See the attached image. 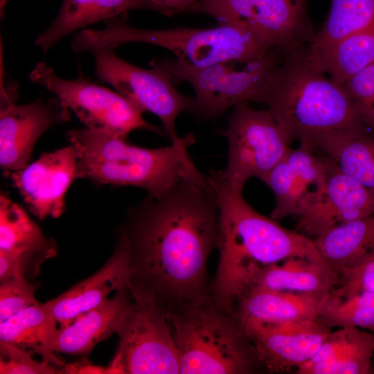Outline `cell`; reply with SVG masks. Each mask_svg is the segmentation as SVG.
<instances>
[{
  "instance_id": "cell-1",
  "label": "cell",
  "mask_w": 374,
  "mask_h": 374,
  "mask_svg": "<svg viewBox=\"0 0 374 374\" xmlns=\"http://www.w3.org/2000/svg\"><path fill=\"white\" fill-rule=\"evenodd\" d=\"M218 233L217 197L208 175L159 198L148 195L128 208L115 238L127 253L134 299L166 312L208 299L207 262Z\"/></svg>"
},
{
  "instance_id": "cell-2",
  "label": "cell",
  "mask_w": 374,
  "mask_h": 374,
  "mask_svg": "<svg viewBox=\"0 0 374 374\" xmlns=\"http://www.w3.org/2000/svg\"><path fill=\"white\" fill-rule=\"evenodd\" d=\"M208 175L219 211L220 257L210 285L211 298L218 305L235 309L261 267L292 257L327 262L313 239L257 212L244 198L243 188L226 182L217 170H210Z\"/></svg>"
},
{
  "instance_id": "cell-3",
  "label": "cell",
  "mask_w": 374,
  "mask_h": 374,
  "mask_svg": "<svg viewBox=\"0 0 374 374\" xmlns=\"http://www.w3.org/2000/svg\"><path fill=\"white\" fill-rule=\"evenodd\" d=\"M253 101L267 107L290 142L314 150L329 135L368 128L344 85L315 69L305 48L289 53Z\"/></svg>"
},
{
  "instance_id": "cell-4",
  "label": "cell",
  "mask_w": 374,
  "mask_h": 374,
  "mask_svg": "<svg viewBox=\"0 0 374 374\" xmlns=\"http://www.w3.org/2000/svg\"><path fill=\"white\" fill-rule=\"evenodd\" d=\"M66 136L78 151V179L98 186L137 187L159 198L203 174L188 152L195 142L192 133L158 148L134 145L126 138L87 127L71 130Z\"/></svg>"
},
{
  "instance_id": "cell-5",
  "label": "cell",
  "mask_w": 374,
  "mask_h": 374,
  "mask_svg": "<svg viewBox=\"0 0 374 374\" xmlns=\"http://www.w3.org/2000/svg\"><path fill=\"white\" fill-rule=\"evenodd\" d=\"M181 374H249L263 366L235 310L206 301L166 312Z\"/></svg>"
},
{
  "instance_id": "cell-6",
  "label": "cell",
  "mask_w": 374,
  "mask_h": 374,
  "mask_svg": "<svg viewBox=\"0 0 374 374\" xmlns=\"http://www.w3.org/2000/svg\"><path fill=\"white\" fill-rule=\"evenodd\" d=\"M104 24L103 29L78 33L72 39L71 48L75 52H91L98 48L115 49L127 42H145L170 50L177 62L193 68L230 60H255L272 50L249 30L238 25L217 24L207 29L143 30L130 26L127 13L108 19Z\"/></svg>"
},
{
  "instance_id": "cell-7",
  "label": "cell",
  "mask_w": 374,
  "mask_h": 374,
  "mask_svg": "<svg viewBox=\"0 0 374 374\" xmlns=\"http://www.w3.org/2000/svg\"><path fill=\"white\" fill-rule=\"evenodd\" d=\"M189 12L244 27L269 49L287 53L304 48L315 37L305 0H197Z\"/></svg>"
},
{
  "instance_id": "cell-8",
  "label": "cell",
  "mask_w": 374,
  "mask_h": 374,
  "mask_svg": "<svg viewBox=\"0 0 374 374\" xmlns=\"http://www.w3.org/2000/svg\"><path fill=\"white\" fill-rule=\"evenodd\" d=\"M29 78L61 100L87 128L126 139L139 129L166 135L163 128L143 118L144 111L131 100L86 78H61L44 62L35 65Z\"/></svg>"
},
{
  "instance_id": "cell-9",
  "label": "cell",
  "mask_w": 374,
  "mask_h": 374,
  "mask_svg": "<svg viewBox=\"0 0 374 374\" xmlns=\"http://www.w3.org/2000/svg\"><path fill=\"white\" fill-rule=\"evenodd\" d=\"M239 60L226 61L204 68L182 65L176 60L161 62L174 82H189L196 93L191 112L204 119H215L238 103L253 100L271 73L278 66L273 50L261 57L237 68Z\"/></svg>"
},
{
  "instance_id": "cell-10",
  "label": "cell",
  "mask_w": 374,
  "mask_h": 374,
  "mask_svg": "<svg viewBox=\"0 0 374 374\" xmlns=\"http://www.w3.org/2000/svg\"><path fill=\"white\" fill-rule=\"evenodd\" d=\"M222 134L229 142L228 162L219 175L228 184L242 188L251 177L264 181L291 148L270 111L254 109L247 102L233 107Z\"/></svg>"
},
{
  "instance_id": "cell-11",
  "label": "cell",
  "mask_w": 374,
  "mask_h": 374,
  "mask_svg": "<svg viewBox=\"0 0 374 374\" xmlns=\"http://www.w3.org/2000/svg\"><path fill=\"white\" fill-rule=\"evenodd\" d=\"M91 53L100 80L113 86L144 112L159 117L172 143L181 139L176 130V119L181 112H191L195 100L175 88L170 73L161 61H153L152 68L146 69L122 60L113 48H98Z\"/></svg>"
},
{
  "instance_id": "cell-12",
  "label": "cell",
  "mask_w": 374,
  "mask_h": 374,
  "mask_svg": "<svg viewBox=\"0 0 374 374\" xmlns=\"http://www.w3.org/2000/svg\"><path fill=\"white\" fill-rule=\"evenodd\" d=\"M117 334L118 346L107 373H180L179 353L161 307L134 299Z\"/></svg>"
},
{
  "instance_id": "cell-13",
  "label": "cell",
  "mask_w": 374,
  "mask_h": 374,
  "mask_svg": "<svg viewBox=\"0 0 374 374\" xmlns=\"http://www.w3.org/2000/svg\"><path fill=\"white\" fill-rule=\"evenodd\" d=\"M0 84V166L9 176L28 165L33 148L47 130L71 119L69 108L59 98H37L17 105V89Z\"/></svg>"
},
{
  "instance_id": "cell-14",
  "label": "cell",
  "mask_w": 374,
  "mask_h": 374,
  "mask_svg": "<svg viewBox=\"0 0 374 374\" xmlns=\"http://www.w3.org/2000/svg\"><path fill=\"white\" fill-rule=\"evenodd\" d=\"M78 151L71 144L43 153L35 161L9 176L30 211L39 220L58 217L65 195L77 177Z\"/></svg>"
},
{
  "instance_id": "cell-15",
  "label": "cell",
  "mask_w": 374,
  "mask_h": 374,
  "mask_svg": "<svg viewBox=\"0 0 374 374\" xmlns=\"http://www.w3.org/2000/svg\"><path fill=\"white\" fill-rule=\"evenodd\" d=\"M326 179L325 155H316L315 150L302 144L290 148L263 181L276 199L271 217H296L321 197Z\"/></svg>"
},
{
  "instance_id": "cell-16",
  "label": "cell",
  "mask_w": 374,
  "mask_h": 374,
  "mask_svg": "<svg viewBox=\"0 0 374 374\" xmlns=\"http://www.w3.org/2000/svg\"><path fill=\"white\" fill-rule=\"evenodd\" d=\"M325 157L327 179L324 193L296 217L299 232L308 237L315 238L335 225L374 213V193Z\"/></svg>"
},
{
  "instance_id": "cell-17",
  "label": "cell",
  "mask_w": 374,
  "mask_h": 374,
  "mask_svg": "<svg viewBox=\"0 0 374 374\" xmlns=\"http://www.w3.org/2000/svg\"><path fill=\"white\" fill-rule=\"evenodd\" d=\"M243 327L269 372L298 368L310 360L331 332L318 319Z\"/></svg>"
},
{
  "instance_id": "cell-18",
  "label": "cell",
  "mask_w": 374,
  "mask_h": 374,
  "mask_svg": "<svg viewBox=\"0 0 374 374\" xmlns=\"http://www.w3.org/2000/svg\"><path fill=\"white\" fill-rule=\"evenodd\" d=\"M129 286L127 253L116 243L112 255L99 270L46 303L60 327H66L107 299L114 290L129 289Z\"/></svg>"
},
{
  "instance_id": "cell-19",
  "label": "cell",
  "mask_w": 374,
  "mask_h": 374,
  "mask_svg": "<svg viewBox=\"0 0 374 374\" xmlns=\"http://www.w3.org/2000/svg\"><path fill=\"white\" fill-rule=\"evenodd\" d=\"M330 292H296L249 288L236 305L243 326L318 319Z\"/></svg>"
},
{
  "instance_id": "cell-20",
  "label": "cell",
  "mask_w": 374,
  "mask_h": 374,
  "mask_svg": "<svg viewBox=\"0 0 374 374\" xmlns=\"http://www.w3.org/2000/svg\"><path fill=\"white\" fill-rule=\"evenodd\" d=\"M133 302L129 289L118 290L112 298L86 312L70 325L58 328L55 351L87 355L96 344L117 334Z\"/></svg>"
},
{
  "instance_id": "cell-21",
  "label": "cell",
  "mask_w": 374,
  "mask_h": 374,
  "mask_svg": "<svg viewBox=\"0 0 374 374\" xmlns=\"http://www.w3.org/2000/svg\"><path fill=\"white\" fill-rule=\"evenodd\" d=\"M374 335L368 330L342 328L330 332L310 359L313 364L297 368L299 374L374 373Z\"/></svg>"
},
{
  "instance_id": "cell-22",
  "label": "cell",
  "mask_w": 374,
  "mask_h": 374,
  "mask_svg": "<svg viewBox=\"0 0 374 374\" xmlns=\"http://www.w3.org/2000/svg\"><path fill=\"white\" fill-rule=\"evenodd\" d=\"M339 280L338 271L328 262L292 257L286 259L282 265L274 263L256 270L249 289L330 292Z\"/></svg>"
},
{
  "instance_id": "cell-23",
  "label": "cell",
  "mask_w": 374,
  "mask_h": 374,
  "mask_svg": "<svg viewBox=\"0 0 374 374\" xmlns=\"http://www.w3.org/2000/svg\"><path fill=\"white\" fill-rule=\"evenodd\" d=\"M0 251L39 267L57 254L56 243L43 233L37 224L8 195H0Z\"/></svg>"
},
{
  "instance_id": "cell-24",
  "label": "cell",
  "mask_w": 374,
  "mask_h": 374,
  "mask_svg": "<svg viewBox=\"0 0 374 374\" xmlns=\"http://www.w3.org/2000/svg\"><path fill=\"white\" fill-rule=\"evenodd\" d=\"M56 323L47 303L38 302L0 323V341L39 355L61 370L64 363L55 355Z\"/></svg>"
},
{
  "instance_id": "cell-25",
  "label": "cell",
  "mask_w": 374,
  "mask_h": 374,
  "mask_svg": "<svg viewBox=\"0 0 374 374\" xmlns=\"http://www.w3.org/2000/svg\"><path fill=\"white\" fill-rule=\"evenodd\" d=\"M134 9L150 10L144 0H63L55 20L35 45L45 53L76 30Z\"/></svg>"
},
{
  "instance_id": "cell-26",
  "label": "cell",
  "mask_w": 374,
  "mask_h": 374,
  "mask_svg": "<svg viewBox=\"0 0 374 374\" xmlns=\"http://www.w3.org/2000/svg\"><path fill=\"white\" fill-rule=\"evenodd\" d=\"M313 240L335 269L353 267L374 252V213L335 225Z\"/></svg>"
},
{
  "instance_id": "cell-27",
  "label": "cell",
  "mask_w": 374,
  "mask_h": 374,
  "mask_svg": "<svg viewBox=\"0 0 374 374\" xmlns=\"http://www.w3.org/2000/svg\"><path fill=\"white\" fill-rule=\"evenodd\" d=\"M314 150L374 193V134L365 129L331 134L318 141Z\"/></svg>"
},
{
  "instance_id": "cell-28",
  "label": "cell",
  "mask_w": 374,
  "mask_h": 374,
  "mask_svg": "<svg viewBox=\"0 0 374 374\" xmlns=\"http://www.w3.org/2000/svg\"><path fill=\"white\" fill-rule=\"evenodd\" d=\"M305 53L315 69L343 85L374 62V19L363 30L327 51L314 55Z\"/></svg>"
},
{
  "instance_id": "cell-29",
  "label": "cell",
  "mask_w": 374,
  "mask_h": 374,
  "mask_svg": "<svg viewBox=\"0 0 374 374\" xmlns=\"http://www.w3.org/2000/svg\"><path fill=\"white\" fill-rule=\"evenodd\" d=\"M374 19V0H332L328 17L313 42L310 55L327 51L368 26Z\"/></svg>"
},
{
  "instance_id": "cell-30",
  "label": "cell",
  "mask_w": 374,
  "mask_h": 374,
  "mask_svg": "<svg viewBox=\"0 0 374 374\" xmlns=\"http://www.w3.org/2000/svg\"><path fill=\"white\" fill-rule=\"evenodd\" d=\"M319 321L332 328L355 327L374 332V294L358 292L344 296L329 293Z\"/></svg>"
},
{
  "instance_id": "cell-31",
  "label": "cell",
  "mask_w": 374,
  "mask_h": 374,
  "mask_svg": "<svg viewBox=\"0 0 374 374\" xmlns=\"http://www.w3.org/2000/svg\"><path fill=\"white\" fill-rule=\"evenodd\" d=\"M343 85L363 123L374 129V62L357 72Z\"/></svg>"
},
{
  "instance_id": "cell-32",
  "label": "cell",
  "mask_w": 374,
  "mask_h": 374,
  "mask_svg": "<svg viewBox=\"0 0 374 374\" xmlns=\"http://www.w3.org/2000/svg\"><path fill=\"white\" fill-rule=\"evenodd\" d=\"M39 287L25 278H14L0 283V323L38 303L35 292Z\"/></svg>"
},
{
  "instance_id": "cell-33",
  "label": "cell",
  "mask_w": 374,
  "mask_h": 374,
  "mask_svg": "<svg viewBox=\"0 0 374 374\" xmlns=\"http://www.w3.org/2000/svg\"><path fill=\"white\" fill-rule=\"evenodd\" d=\"M1 374H55L62 373L50 362H37L30 353L7 342L0 341Z\"/></svg>"
},
{
  "instance_id": "cell-34",
  "label": "cell",
  "mask_w": 374,
  "mask_h": 374,
  "mask_svg": "<svg viewBox=\"0 0 374 374\" xmlns=\"http://www.w3.org/2000/svg\"><path fill=\"white\" fill-rule=\"evenodd\" d=\"M336 270L339 280L331 294L340 297L358 292L374 294V252L353 267Z\"/></svg>"
},
{
  "instance_id": "cell-35",
  "label": "cell",
  "mask_w": 374,
  "mask_h": 374,
  "mask_svg": "<svg viewBox=\"0 0 374 374\" xmlns=\"http://www.w3.org/2000/svg\"><path fill=\"white\" fill-rule=\"evenodd\" d=\"M150 10L167 16L175 13L189 12L197 0H144Z\"/></svg>"
},
{
  "instance_id": "cell-36",
  "label": "cell",
  "mask_w": 374,
  "mask_h": 374,
  "mask_svg": "<svg viewBox=\"0 0 374 374\" xmlns=\"http://www.w3.org/2000/svg\"><path fill=\"white\" fill-rule=\"evenodd\" d=\"M62 373H107V368L96 366L87 359L65 364L61 368Z\"/></svg>"
},
{
  "instance_id": "cell-37",
  "label": "cell",
  "mask_w": 374,
  "mask_h": 374,
  "mask_svg": "<svg viewBox=\"0 0 374 374\" xmlns=\"http://www.w3.org/2000/svg\"><path fill=\"white\" fill-rule=\"evenodd\" d=\"M8 0H0V16L1 18L4 17L5 9Z\"/></svg>"
},
{
  "instance_id": "cell-38",
  "label": "cell",
  "mask_w": 374,
  "mask_h": 374,
  "mask_svg": "<svg viewBox=\"0 0 374 374\" xmlns=\"http://www.w3.org/2000/svg\"><path fill=\"white\" fill-rule=\"evenodd\" d=\"M373 334L374 335V332ZM373 363H374V357H373Z\"/></svg>"
}]
</instances>
